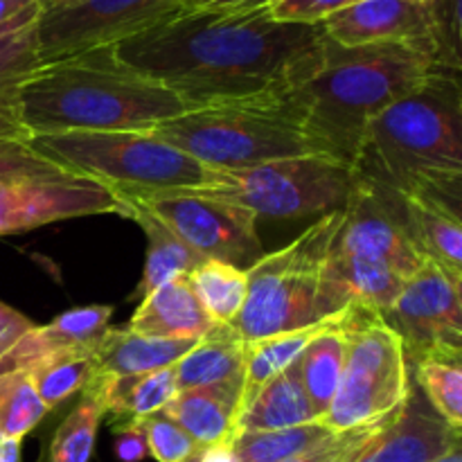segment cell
Here are the masks:
<instances>
[{
  "instance_id": "14",
  "label": "cell",
  "mask_w": 462,
  "mask_h": 462,
  "mask_svg": "<svg viewBox=\"0 0 462 462\" xmlns=\"http://www.w3.org/2000/svg\"><path fill=\"white\" fill-rule=\"evenodd\" d=\"M460 284L436 264L424 262L406 280L391 310L382 314L404 343L409 365L427 356H462Z\"/></svg>"
},
{
  "instance_id": "13",
  "label": "cell",
  "mask_w": 462,
  "mask_h": 462,
  "mask_svg": "<svg viewBox=\"0 0 462 462\" xmlns=\"http://www.w3.org/2000/svg\"><path fill=\"white\" fill-rule=\"evenodd\" d=\"M332 255L383 266L402 280L413 278L427 262L406 230L400 194L359 174L343 208Z\"/></svg>"
},
{
  "instance_id": "7",
  "label": "cell",
  "mask_w": 462,
  "mask_h": 462,
  "mask_svg": "<svg viewBox=\"0 0 462 462\" xmlns=\"http://www.w3.org/2000/svg\"><path fill=\"white\" fill-rule=\"evenodd\" d=\"M343 210L319 217L293 242L264 253L248 273V293L233 328L246 343L310 328L323 314V282Z\"/></svg>"
},
{
  "instance_id": "21",
  "label": "cell",
  "mask_w": 462,
  "mask_h": 462,
  "mask_svg": "<svg viewBox=\"0 0 462 462\" xmlns=\"http://www.w3.org/2000/svg\"><path fill=\"white\" fill-rule=\"evenodd\" d=\"M246 361V341L239 337L233 325H212L174 365L176 388L210 386V383L228 382L242 377Z\"/></svg>"
},
{
  "instance_id": "3",
  "label": "cell",
  "mask_w": 462,
  "mask_h": 462,
  "mask_svg": "<svg viewBox=\"0 0 462 462\" xmlns=\"http://www.w3.org/2000/svg\"><path fill=\"white\" fill-rule=\"evenodd\" d=\"M355 170L397 194H422L462 210V88L433 68L365 129Z\"/></svg>"
},
{
  "instance_id": "28",
  "label": "cell",
  "mask_w": 462,
  "mask_h": 462,
  "mask_svg": "<svg viewBox=\"0 0 462 462\" xmlns=\"http://www.w3.org/2000/svg\"><path fill=\"white\" fill-rule=\"evenodd\" d=\"M192 291L212 325H233L248 293L246 269L217 260H206L188 273Z\"/></svg>"
},
{
  "instance_id": "35",
  "label": "cell",
  "mask_w": 462,
  "mask_h": 462,
  "mask_svg": "<svg viewBox=\"0 0 462 462\" xmlns=\"http://www.w3.org/2000/svg\"><path fill=\"white\" fill-rule=\"evenodd\" d=\"M140 420H143L149 456H153L158 462H183L185 458H189L194 451L203 449V447H199L197 442L174 422V420L167 418L162 411Z\"/></svg>"
},
{
  "instance_id": "19",
  "label": "cell",
  "mask_w": 462,
  "mask_h": 462,
  "mask_svg": "<svg viewBox=\"0 0 462 462\" xmlns=\"http://www.w3.org/2000/svg\"><path fill=\"white\" fill-rule=\"evenodd\" d=\"M239 395H242V377L228 379V382L176 393L162 413L174 420L199 447L206 449L235 436Z\"/></svg>"
},
{
  "instance_id": "33",
  "label": "cell",
  "mask_w": 462,
  "mask_h": 462,
  "mask_svg": "<svg viewBox=\"0 0 462 462\" xmlns=\"http://www.w3.org/2000/svg\"><path fill=\"white\" fill-rule=\"evenodd\" d=\"M48 409L23 370L0 374V438L21 440L39 427Z\"/></svg>"
},
{
  "instance_id": "36",
  "label": "cell",
  "mask_w": 462,
  "mask_h": 462,
  "mask_svg": "<svg viewBox=\"0 0 462 462\" xmlns=\"http://www.w3.org/2000/svg\"><path fill=\"white\" fill-rule=\"evenodd\" d=\"M391 415H386V418L379 420V422L365 424V427L350 429V431H341V433H332L329 438L320 440L319 445H314L311 449L302 451V454H298L296 458H291L287 462H350L361 449H364L365 442H368L370 438H373L374 433H377L379 429L388 422V418H391Z\"/></svg>"
},
{
  "instance_id": "29",
  "label": "cell",
  "mask_w": 462,
  "mask_h": 462,
  "mask_svg": "<svg viewBox=\"0 0 462 462\" xmlns=\"http://www.w3.org/2000/svg\"><path fill=\"white\" fill-rule=\"evenodd\" d=\"M329 436L323 424L310 422L280 431H239L230 442L237 462H287Z\"/></svg>"
},
{
  "instance_id": "30",
  "label": "cell",
  "mask_w": 462,
  "mask_h": 462,
  "mask_svg": "<svg viewBox=\"0 0 462 462\" xmlns=\"http://www.w3.org/2000/svg\"><path fill=\"white\" fill-rule=\"evenodd\" d=\"M25 374L30 377L32 386H34L36 395L43 402L45 409L52 411L66 400H70L72 395L88 391L93 386L95 379L99 377L97 356H95V352L61 356V359L25 370Z\"/></svg>"
},
{
  "instance_id": "6",
  "label": "cell",
  "mask_w": 462,
  "mask_h": 462,
  "mask_svg": "<svg viewBox=\"0 0 462 462\" xmlns=\"http://www.w3.org/2000/svg\"><path fill=\"white\" fill-rule=\"evenodd\" d=\"M27 140L43 158L111 192L206 189L219 176L152 131H68Z\"/></svg>"
},
{
  "instance_id": "2",
  "label": "cell",
  "mask_w": 462,
  "mask_h": 462,
  "mask_svg": "<svg viewBox=\"0 0 462 462\" xmlns=\"http://www.w3.org/2000/svg\"><path fill=\"white\" fill-rule=\"evenodd\" d=\"M188 111V104L158 81L131 70L97 48L41 63L14 93V117L23 134L68 131H149Z\"/></svg>"
},
{
  "instance_id": "46",
  "label": "cell",
  "mask_w": 462,
  "mask_h": 462,
  "mask_svg": "<svg viewBox=\"0 0 462 462\" xmlns=\"http://www.w3.org/2000/svg\"><path fill=\"white\" fill-rule=\"evenodd\" d=\"M72 3H79V0H50L48 7H66V5H72Z\"/></svg>"
},
{
  "instance_id": "41",
  "label": "cell",
  "mask_w": 462,
  "mask_h": 462,
  "mask_svg": "<svg viewBox=\"0 0 462 462\" xmlns=\"http://www.w3.org/2000/svg\"><path fill=\"white\" fill-rule=\"evenodd\" d=\"M271 0H183L185 9H257L269 7Z\"/></svg>"
},
{
  "instance_id": "8",
  "label": "cell",
  "mask_w": 462,
  "mask_h": 462,
  "mask_svg": "<svg viewBox=\"0 0 462 462\" xmlns=\"http://www.w3.org/2000/svg\"><path fill=\"white\" fill-rule=\"evenodd\" d=\"M95 215L126 217V206L102 183L41 156L27 135H0V237Z\"/></svg>"
},
{
  "instance_id": "45",
  "label": "cell",
  "mask_w": 462,
  "mask_h": 462,
  "mask_svg": "<svg viewBox=\"0 0 462 462\" xmlns=\"http://www.w3.org/2000/svg\"><path fill=\"white\" fill-rule=\"evenodd\" d=\"M436 462H462V442L460 445H456L454 449L447 451L445 456H440Z\"/></svg>"
},
{
  "instance_id": "38",
  "label": "cell",
  "mask_w": 462,
  "mask_h": 462,
  "mask_svg": "<svg viewBox=\"0 0 462 462\" xmlns=\"http://www.w3.org/2000/svg\"><path fill=\"white\" fill-rule=\"evenodd\" d=\"M116 456L122 462H140L149 456L143 420H126L116 431Z\"/></svg>"
},
{
  "instance_id": "18",
  "label": "cell",
  "mask_w": 462,
  "mask_h": 462,
  "mask_svg": "<svg viewBox=\"0 0 462 462\" xmlns=\"http://www.w3.org/2000/svg\"><path fill=\"white\" fill-rule=\"evenodd\" d=\"M402 217L422 257L462 282V210L422 194H400Z\"/></svg>"
},
{
  "instance_id": "26",
  "label": "cell",
  "mask_w": 462,
  "mask_h": 462,
  "mask_svg": "<svg viewBox=\"0 0 462 462\" xmlns=\"http://www.w3.org/2000/svg\"><path fill=\"white\" fill-rule=\"evenodd\" d=\"M347 314V310H346ZM346 314L314 338L298 356V370L316 422L328 413L346 364Z\"/></svg>"
},
{
  "instance_id": "17",
  "label": "cell",
  "mask_w": 462,
  "mask_h": 462,
  "mask_svg": "<svg viewBox=\"0 0 462 462\" xmlns=\"http://www.w3.org/2000/svg\"><path fill=\"white\" fill-rule=\"evenodd\" d=\"M113 307L90 305L57 316L48 325H34L21 341L3 356L0 374L12 370H32L48 361L70 355L97 352L99 343L111 329Z\"/></svg>"
},
{
  "instance_id": "24",
  "label": "cell",
  "mask_w": 462,
  "mask_h": 462,
  "mask_svg": "<svg viewBox=\"0 0 462 462\" xmlns=\"http://www.w3.org/2000/svg\"><path fill=\"white\" fill-rule=\"evenodd\" d=\"M310 422H316V415L302 388L296 359L257 393L255 400L237 420L235 433L280 431V429H293Z\"/></svg>"
},
{
  "instance_id": "34",
  "label": "cell",
  "mask_w": 462,
  "mask_h": 462,
  "mask_svg": "<svg viewBox=\"0 0 462 462\" xmlns=\"http://www.w3.org/2000/svg\"><path fill=\"white\" fill-rule=\"evenodd\" d=\"M36 23L0 34V116L14 117V93L16 86L41 66L36 45ZM18 125V122H16Z\"/></svg>"
},
{
  "instance_id": "23",
  "label": "cell",
  "mask_w": 462,
  "mask_h": 462,
  "mask_svg": "<svg viewBox=\"0 0 462 462\" xmlns=\"http://www.w3.org/2000/svg\"><path fill=\"white\" fill-rule=\"evenodd\" d=\"M346 310L329 316V319L319 320V323L310 325V328H300L293 329V332L266 337L255 343H246V361H244L242 395H239L237 420L242 418V413L248 409V404L255 400L257 393H260L271 379L278 377L282 370H287L319 334H323L325 329L332 328V325L346 314Z\"/></svg>"
},
{
  "instance_id": "15",
  "label": "cell",
  "mask_w": 462,
  "mask_h": 462,
  "mask_svg": "<svg viewBox=\"0 0 462 462\" xmlns=\"http://www.w3.org/2000/svg\"><path fill=\"white\" fill-rule=\"evenodd\" d=\"M323 32L343 48L374 43H404L429 54L438 66L436 3L418 0H359L325 18Z\"/></svg>"
},
{
  "instance_id": "11",
  "label": "cell",
  "mask_w": 462,
  "mask_h": 462,
  "mask_svg": "<svg viewBox=\"0 0 462 462\" xmlns=\"http://www.w3.org/2000/svg\"><path fill=\"white\" fill-rule=\"evenodd\" d=\"M113 194L161 221L203 260L251 269L264 255L257 233V215L215 194L203 189H120Z\"/></svg>"
},
{
  "instance_id": "32",
  "label": "cell",
  "mask_w": 462,
  "mask_h": 462,
  "mask_svg": "<svg viewBox=\"0 0 462 462\" xmlns=\"http://www.w3.org/2000/svg\"><path fill=\"white\" fill-rule=\"evenodd\" d=\"M106 415L102 402L93 391H84L79 404L66 415L54 431L50 445V462H88L102 418Z\"/></svg>"
},
{
  "instance_id": "12",
  "label": "cell",
  "mask_w": 462,
  "mask_h": 462,
  "mask_svg": "<svg viewBox=\"0 0 462 462\" xmlns=\"http://www.w3.org/2000/svg\"><path fill=\"white\" fill-rule=\"evenodd\" d=\"M183 9V0H79L66 7H48L36 23L39 61L111 48Z\"/></svg>"
},
{
  "instance_id": "5",
  "label": "cell",
  "mask_w": 462,
  "mask_h": 462,
  "mask_svg": "<svg viewBox=\"0 0 462 462\" xmlns=\"http://www.w3.org/2000/svg\"><path fill=\"white\" fill-rule=\"evenodd\" d=\"M149 131L215 171L320 153L291 90L271 97L203 104Z\"/></svg>"
},
{
  "instance_id": "1",
  "label": "cell",
  "mask_w": 462,
  "mask_h": 462,
  "mask_svg": "<svg viewBox=\"0 0 462 462\" xmlns=\"http://www.w3.org/2000/svg\"><path fill=\"white\" fill-rule=\"evenodd\" d=\"M111 48L125 66L194 108L298 88L323 63L325 32L278 21L269 7L183 9Z\"/></svg>"
},
{
  "instance_id": "9",
  "label": "cell",
  "mask_w": 462,
  "mask_h": 462,
  "mask_svg": "<svg viewBox=\"0 0 462 462\" xmlns=\"http://www.w3.org/2000/svg\"><path fill=\"white\" fill-rule=\"evenodd\" d=\"M409 386L411 365L402 338L377 310L350 302L341 383L319 422L332 433L379 422L404 404Z\"/></svg>"
},
{
  "instance_id": "40",
  "label": "cell",
  "mask_w": 462,
  "mask_h": 462,
  "mask_svg": "<svg viewBox=\"0 0 462 462\" xmlns=\"http://www.w3.org/2000/svg\"><path fill=\"white\" fill-rule=\"evenodd\" d=\"M32 328H34V323L27 316L0 300V361Z\"/></svg>"
},
{
  "instance_id": "22",
  "label": "cell",
  "mask_w": 462,
  "mask_h": 462,
  "mask_svg": "<svg viewBox=\"0 0 462 462\" xmlns=\"http://www.w3.org/2000/svg\"><path fill=\"white\" fill-rule=\"evenodd\" d=\"M194 343L197 341L144 337L131 329L111 328L95 352L99 377H125L171 368Z\"/></svg>"
},
{
  "instance_id": "39",
  "label": "cell",
  "mask_w": 462,
  "mask_h": 462,
  "mask_svg": "<svg viewBox=\"0 0 462 462\" xmlns=\"http://www.w3.org/2000/svg\"><path fill=\"white\" fill-rule=\"evenodd\" d=\"M50 0H0V34L39 21Z\"/></svg>"
},
{
  "instance_id": "37",
  "label": "cell",
  "mask_w": 462,
  "mask_h": 462,
  "mask_svg": "<svg viewBox=\"0 0 462 462\" xmlns=\"http://www.w3.org/2000/svg\"><path fill=\"white\" fill-rule=\"evenodd\" d=\"M355 3L359 0H271L269 12L278 21L320 25L334 12H341Z\"/></svg>"
},
{
  "instance_id": "44",
  "label": "cell",
  "mask_w": 462,
  "mask_h": 462,
  "mask_svg": "<svg viewBox=\"0 0 462 462\" xmlns=\"http://www.w3.org/2000/svg\"><path fill=\"white\" fill-rule=\"evenodd\" d=\"M9 134H23V131L21 126L16 125V120H12V117L7 116H0V135H9Z\"/></svg>"
},
{
  "instance_id": "31",
  "label": "cell",
  "mask_w": 462,
  "mask_h": 462,
  "mask_svg": "<svg viewBox=\"0 0 462 462\" xmlns=\"http://www.w3.org/2000/svg\"><path fill=\"white\" fill-rule=\"evenodd\" d=\"M462 356H427L411 364V377L429 404L456 431H462Z\"/></svg>"
},
{
  "instance_id": "43",
  "label": "cell",
  "mask_w": 462,
  "mask_h": 462,
  "mask_svg": "<svg viewBox=\"0 0 462 462\" xmlns=\"http://www.w3.org/2000/svg\"><path fill=\"white\" fill-rule=\"evenodd\" d=\"M0 462H21V440L0 438Z\"/></svg>"
},
{
  "instance_id": "27",
  "label": "cell",
  "mask_w": 462,
  "mask_h": 462,
  "mask_svg": "<svg viewBox=\"0 0 462 462\" xmlns=\"http://www.w3.org/2000/svg\"><path fill=\"white\" fill-rule=\"evenodd\" d=\"M122 203L126 206V219L135 221L147 235V260H144L143 278L135 287V296L144 298L149 291L165 284L167 280L192 273L197 266L206 262L152 215L140 210L138 206H131L126 201Z\"/></svg>"
},
{
  "instance_id": "20",
  "label": "cell",
  "mask_w": 462,
  "mask_h": 462,
  "mask_svg": "<svg viewBox=\"0 0 462 462\" xmlns=\"http://www.w3.org/2000/svg\"><path fill=\"white\" fill-rule=\"evenodd\" d=\"M210 328V319L194 296L188 275H179L140 300L126 329L144 337L199 341Z\"/></svg>"
},
{
  "instance_id": "47",
  "label": "cell",
  "mask_w": 462,
  "mask_h": 462,
  "mask_svg": "<svg viewBox=\"0 0 462 462\" xmlns=\"http://www.w3.org/2000/svg\"><path fill=\"white\" fill-rule=\"evenodd\" d=\"M418 3H436V0H418Z\"/></svg>"
},
{
  "instance_id": "4",
  "label": "cell",
  "mask_w": 462,
  "mask_h": 462,
  "mask_svg": "<svg viewBox=\"0 0 462 462\" xmlns=\"http://www.w3.org/2000/svg\"><path fill=\"white\" fill-rule=\"evenodd\" d=\"M433 68V59L411 45L343 48L325 36L323 63L291 95L319 152L355 167L370 122L418 88Z\"/></svg>"
},
{
  "instance_id": "16",
  "label": "cell",
  "mask_w": 462,
  "mask_h": 462,
  "mask_svg": "<svg viewBox=\"0 0 462 462\" xmlns=\"http://www.w3.org/2000/svg\"><path fill=\"white\" fill-rule=\"evenodd\" d=\"M462 442V431L451 429L433 411L411 377L409 395L400 411L365 442L350 462H436Z\"/></svg>"
},
{
  "instance_id": "10",
  "label": "cell",
  "mask_w": 462,
  "mask_h": 462,
  "mask_svg": "<svg viewBox=\"0 0 462 462\" xmlns=\"http://www.w3.org/2000/svg\"><path fill=\"white\" fill-rule=\"evenodd\" d=\"M356 183V170L325 153L280 158L237 171H219L203 192L269 219H302L343 210Z\"/></svg>"
},
{
  "instance_id": "25",
  "label": "cell",
  "mask_w": 462,
  "mask_h": 462,
  "mask_svg": "<svg viewBox=\"0 0 462 462\" xmlns=\"http://www.w3.org/2000/svg\"><path fill=\"white\" fill-rule=\"evenodd\" d=\"M90 391L102 402L104 411L116 418L140 420L165 409L176 397L174 370L162 368L156 373L125 374V377H97Z\"/></svg>"
},
{
  "instance_id": "42",
  "label": "cell",
  "mask_w": 462,
  "mask_h": 462,
  "mask_svg": "<svg viewBox=\"0 0 462 462\" xmlns=\"http://www.w3.org/2000/svg\"><path fill=\"white\" fill-rule=\"evenodd\" d=\"M233 440V438H230ZM224 440V442H217V445L206 447L199 456V462H237L235 460L233 454V442Z\"/></svg>"
}]
</instances>
